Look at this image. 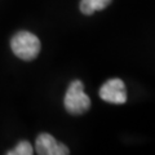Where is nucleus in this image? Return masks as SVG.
<instances>
[{
	"label": "nucleus",
	"mask_w": 155,
	"mask_h": 155,
	"mask_svg": "<svg viewBox=\"0 0 155 155\" xmlns=\"http://www.w3.org/2000/svg\"><path fill=\"white\" fill-rule=\"evenodd\" d=\"M40 40L38 36L28 31L17 32L11 40L13 53L23 61H31L36 58L40 52Z\"/></svg>",
	"instance_id": "obj_2"
},
{
	"label": "nucleus",
	"mask_w": 155,
	"mask_h": 155,
	"mask_svg": "<svg viewBox=\"0 0 155 155\" xmlns=\"http://www.w3.org/2000/svg\"><path fill=\"white\" fill-rule=\"evenodd\" d=\"M113 0H80V12L85 16H91L94 12L107 8Z\"/></svg>",
	"instance_id": "obj_5"
},
{
	"label": "nucleus",
	"mask_w": 155,
	"mask_h": 155,
	"mask_svg": "<svg viewBox=\"0 0 155 155\" xmlns=\"http://www.w3.org/2000/svg\"><path fill=\"white\" fill-rule=\"evenodd\" d=\"M36 153L40 155H67L70 150L66 145L58 142L49 133H40L35 142Z\"/></svg>",
	"instance_id": "obj_4"
},
{
	"label": "nucleus",
	"mask_w": 155,
	"mask_h": 155,
	"mask_svg": "<svg viewBox=\"0 0 155 155\" xmlns=\"http://www.w3.org/2000/svg\"><path fill=\"white\" fill-rule=\"evenodd\" d=\"M34 153V147L28 141H21L17 143V146L14 147L11 151H8L7 155H31Z\"/></svg>",
	"instance_id": "obj_6"
},
{
	"label": "nucleus",
	"mask_w": 155,
	"mask_h": 155,
	"mask_svg": "<svg viewBox=\"0 0 155 155\" xmlns=\"http://www.w3.org/2000/svg\"><path fill=\"white\" fill-rule=\"evenodd\" d=\"M98 94L101 97V100L106 101V102H110V104L122 105V104L127 102V89H125V84L119 78L109 79L100 88Z\"/></svg>",
	"instance_id": "obj_3"
},
{
	"label": "nucleus",
	"mask_w": 155,
	"mask_h": 155,
	"mask_svg": "<svg viewBox=\"0 0 155 155\" xmlns=\"http://www.w3.org/2000/svg\"><path fill=\"white\" fill-rule=\"evenodd\" d=\"M64 105L67 113L71 115H81L87 113L91 107V98L85 94L84 84L80 80L71 81L66 91Z\"/></svg>",
	"instance_id": "obj_1"
}]
</instances>
